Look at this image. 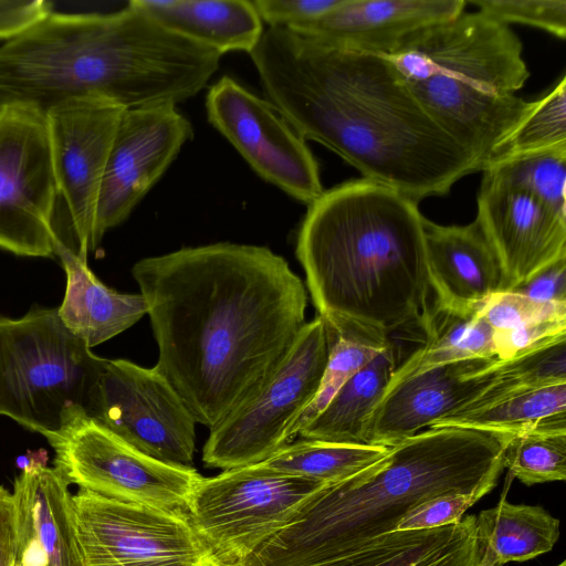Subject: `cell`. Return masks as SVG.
<instances>
[{
    "label": "cell",
    "instance_id": "obj_26",
    "mask_svg": "<svg viewBox=\"0 0 566 566\" xmlns=\"http://www.w3.org/2000/svg\"><path fill=\"white\" fill-rule=\"evenodd\" d=\"M475 528L480 544L499 566L545 554L559 537L558 518L539 505L512 504L505 494L475 516Z\"/></svg>",
    "mask_w": 566,
    "mask_h": 566
},
{
    "label": "cell",
    "instance_id": "obj_24",
    "mask_svg": "<svg viewBox=\"0 0 566 566\" xmlns=\"http://www.w3.org/2000/svg\"><path fill=\"white\" fill-rule=\"evenodd\" d=\"M169 31L219 54L251 53L263 32V22L248 0H133Z\"/></svg>",
    "mask_w": 566,
    "mask_h": 566
},
{
    "label": "cell",
    "instance_id": "obj_43",
    "mask_svg": "<svg viewBox=\"0 0 566 566\" xmlns=\"http://www.w3.org/2000/svg\"><path fill=\"white\" fill-rule=\"evenodd\" d=\"M555 566H566V560H562L559 564H557Z\"/></svg>",
    "mask_w": 566,
    "mask_h": 566
},
{
    "label": "cell",
    "instance_id": "obj_15",
    "mask_svg": "<svg viewBox=\"0 0 566 566\" xmlns=\"http://www.w3.org/2000/svg\"><path fill=\"white\" fill-rule=\"evenodd\" d=\"M91 417L149 457L179 465L192 462L196 420L155 366L106 359Z\"/></svg>",
    "mask_w": 566,
    "mask_h": 566
},
{
    "label": "cell",
    "instance_id": "obj_23",
    "mask_svg": "<svg viewBox=\"0 0 566 566\" xmlns=\"http://www.w3.org/2000/svg\"><path fill=\"white\" fill-rule=\"evenodd\" d=\"M54 254L66 274L64 298L57 315L64 326L90 348L129 328L147 307L140 294H123L103 284L87 261L55 241Z\"/></svg>",
    "mask_w": 566,
    "mask_h": 566
},
{
    "label": "cell",
    "instance_id": "obj_25",
    "mask_svg": "<svg viewBox=\"0 0 566 566\" xmlns=\"http://www.w3.org/2000/svg\"><path fill=\"white\" fill-rule=\"evenodd\" d=\"M396 368L395 348L390 344L352 376L298 436L306 440L364 443L367 420Z\"/></svg>",
    "mask_w": 566,
    "mask_h": 566
},
{
    "label": "cell",
    "instance_id": "obj_28",
    "mask_svg": "<svg viewBox=\"0 0 566 566\" xmlns=\"http://www.w3.org/2000/svg\"><path fill=\"white\" fill-rule=\"evenodd\" d=\"M562 412H566V384L506 391L451 412L428 428L464 427L518 434Z\"/></svg>",
    "mask_w": 566,
    "mask_h": 566
},
{
    "label": "cell",
    "instance_id": "obj_9",
    "mask_svg": "<svg viewBox=\"0 0 566 566\" xmlns=\"http://www.w3.org/2000/svg\"><path fill=\"white\" fill-rule=\"evenodd\" d=\"M327 358L326 326L317 315L261 390L210 429L203 463L223 470L256 464L286 446L319 388Z\"/></svg>",
    "mask_w": 566,
    "mask_h": 566
},
{
    "label": "cell",
    "instance_id": "obj_19",
    "mask_svg": "<svg viewBox=\"0 0 566 566\" xmlns=\"http://www.w3.org/2000/svg\"><path fill=\"white\" fill-rule=\"evenodd\" d=\"M486 361L448 364L387 386L367 420L364 443L394 447L463 408L489 384L488 377L470 378Z\"/></svg>",
    "mask_w": 566,
    "mask_h": 566
},
{
    "label": "cell",
    "instance_id": "obj_44",
    "mask_svg": "<svg viewBox=\"0 0 566 566\" xmlns=\"http://www.w3.org/2000/svg\"><path fill=\"white\" fill-rule=\"evenodd\" d=\"M14 566H20V565H18V564H14Z\"/></svg>",
    "mask_w": 566,
    "mask_h": 566
},
{
    "label": "cell",
    "instance_id": "obj_10",
    "mask_svg": "<svg viewBox=\"0 0 566 566\" xmlns=\"http://www.w3.org/2000/svg\"><path fill=\"white\" fill-rule=\"evenodd\" d=\"M324 482L282 474L262 463L223 470L197 483L188 515L224 566H239L285 526Z\"/></svg>",
    "mask_w": 566,
    "mask_h": 566
},
{
    "label": "cell",
    "instance_id": "obj_11",
    "mask_svg": "<svg viewBox=\"0 0 566 566\" xmlns=\"http://www.w3.org/2000/svg\"><path fill=\"white\" fill-rule=\"evenodd\" d=\"M84 566H224L190 517L83 489L72 495Z\"/></svg>",
    "mask_w": 566,
    "mask_h": 566
},
{
    "label": "cell",
    "instance_id": "obj_18",
    "mask_svg": "<svg viewBox=\"0 0 566 566\" xmlns=\"http://www.w3.org/2000/svg\"><path fill=\"white\" fill-rule=\"evenodd\" d=\"M465 6L464 0H342L321 19L289 30L331 48L384 56Z\"/></svg>",
    "mask_w": 566,
    "mask_h": 566
},
{
    "label": "cell",
    "instance_id": "obj_33",
    "mask_svg": "<svg viewBox=\"0 0 566 566\" xmlns=\"http://www.w3.org/2000/svg\"><path fill=\"white\" fill-rule=\"evenodd\" d=\"M547 150H566V77L528 108L495 148L490 163Z\"/></svg>",
    "mask_w": 566,
    "mask_h": 566
},
{
    "label": "cell",
    "instance_id": "obj_30",
    "mask_svg": "<svg viewBox=\"0 0 566 566\" xmlns=\"http://www.w3.org/2000/svg\"><path fill=\"white\" fill-rule=\"evenodd\" d=\"M325 326L328 337L326 367L314 399L294 426V437L323 411L352 376L391 344L388 336L380 334L326 323Z\"/></svg>",
    "mask_w": 566,
    "mask_h": 566
},
{
    "label": "cell",
    "instance_id": "obj_4",
    "mask_svg": "<svg viewBox=\"0 0 566 566\" xmlns=\"http://www.w3.org/2000/svg\"><path fill=\"white\" fill-rule=\"evenodd\" d=\"M423 222L417 201L365 178L324 190L296 243L318 316L388 337L423 326L431 308Z\"/></svg>",
    "mask_w": 566,
    "mask_h": 566
},
{
    "label": "cell",
    "instance_id": "obj_1",
    "mask_svg": "<svg viewBox=\"0 0 566 566\" xmlns=\"http://www.w3.org/2000/svg\"><path fill=\"white\" fill-rule=\"evenodd\" d=\"M158 346L155 367L209 429L254 397L305 325L307 293L266 247L219 242L132 270Z\"/></svg>",
    "mask_w": 566,
    "mask_h": 566
},
{
    "label": "cell",
    "instance_id": "obj_22",
    "mask_svg": "<svg viewBox=\"0 0 566 566\" xmlns=\"http://www.w3.org/2000/svg\"><path fill=\"white\" fill-rule=\"evenodd\" d=\"M312 566H499L480 544L475 515L455 524L392 531Z\"/></svg>",
    "mask_w": 566,
    "mask_h": 566
},
{
    "label": "cell",
    "instance_id": "obj_17",
    "mask_svg": "<svg viewBox=\"0 0 566 566\" xmlns=\"http://www.w3.org/2000/svg\"><path fill=\"white\" fill-rule=\"evenodd\" d=\"M476 202L475 221L501 270L497 292L566 255V217L531 193L482 176Z\"/></svg>",
    "mask_w": 566,
    "mask_h": 566
},
{
    "label": "cell",
    "instance_id": "obj_21",
    "mask_svg": "<svg viewBox=\"0 0 566 566\" xmlns=\"http://www.w3.org/2000/svg\"><path fill=\"white\" fill-rule=\"evenodd\" d=\"M423 227L433 306L462 315L478 313L499 291L501 270L476 221L441 226L424 218Z\"/></svg>",
    "mask_w": 566,
    "mask_h": 566
},
{
    "label": "cell",
    "instance_id": "obj_5",
    "mask_svg": "<svg viewBox=\"0 0 566 566\" xmlns=\"http://www.w3.org/2000/svg\"><path fill=\"white\" fill-rule=\"evenodd\" d=\"M514 434L432 427L335 482L239 566H312L396 530L417 505L454 493H490Z\"/></svg>",
    "mask_w": 566,
    "mask_h": 566
},
{
    "label": "cell",
    "instance_id": "obj_16",
    "mask_svg": "<svg viewBox=\"0 0 566 566\" xmlns=\"http://www.w3.org/2000/svg\"><path fill=\"white\" fill-rule=\"evenodd\" d=\"M191 123L176 106L122 113L97 202L95 242L123 223L192 137Z\"/></svg>",
    "mask_w": 566,
    "mask_h": 566
},
{
    "label": "cell",
    "instance_id": "obj_3",
    "mask_svg": "<svg viewBox=\"0 0 566 566\" xmlns=\"http://www.w3.org/2000/svg\"><path fill=\"white\" fill-rule=\"evenodd\" d=\"M220 57L133 0L109 13L52 11L0 46V108L46 113L72 98H98L124 111L176 106L207 86Z\"/></svg>",
    "mask_w": 566,
    "mask_h": 566
},
{
    "label": "cell",
    "instance_id": "obj_14",
    "mask_svg": "<svg viewBox=\"0 0 566 566\" xmlns=\"http://www.w3.org/2000/svg\"><path fill=\"white\" fill-rule=\"evenodd\" d=\"M123 108L98 98H72L46 112L51 159L69 230L56 240L87 261L96 250L101 185Z\"/></svg>",
    "mask_w": 566,
    "mask_h": 566
},
{
    "label": "cell",
    "instance_id": "obj_35",
    "mask_svg": "<svg viewBox=\"0 0 566 566\" xmlns=\"http://www.w3.org/2000/svg\"><path fill=\"white\" fill-rule=\"evenodd\" d=\"M479 11L502 22L523 23L554 36H566L565 0H470Z\"/></svg>",
    "mask_w": 566,
    "mask_h": 566
},
{
    "label": "cell",
    "instance_id": "obj_37",
    "mask_svg": "<svg viewBox=\"0 0 566 566\" xmlns=\"http://www.w3.org/2000/svg\"><path fill=\"white\" fill-rule=\"evenodd\" d=\"M484 495L482 492L454 493L428 500L410 510L395 531H417L455 524Z\"/></svg>",
    "mask_w": 566,
    "mask_h": 566
},
{
    "label": "cell",
    "instance_id": "obj_40",
    "mask_svg": "<svg viewBox=\"0 0 566 566\" xmlns=\"http://www.w3.org/2000/svg\"><path fill=\"white\" fill-rule=\"evenodd\" d=\"M511 292L542 302L566 303V255L542 268Z\"/></svg>",
    "mask_w": 566,
    "mask_h": 566
},
{
    "label": "cell",
    "instance_id": "obj_8",
    "mask_svg": "<svg viewBox=\"0 0 566 566\" xmlns=\"http://www.w3.org/2000/svg\"><path fill=\"white\" fill-rule=\"evenodd\" d=\"M54 469L80 489L117 501L188 514L201 475L190 465L163 462L137 450L82 409L44 436Z\"/></svg>",
    "mask_w": 566,
    "mask_h": 566
},
{
    "label": "cell",
    "instance_id": "obj_41",
    "mask_svg": "<svg viewBox=\"0 0 566 566\" xmlns=\"http://www.w3.org/2000/svg\"><path fill=\"white\" fill-rule=\"evenodd\" d=\"M52 11L45 0L0 1V39L17 38Z\"/></svg>",
    "mask_w": 566,
    "mask_h": 566
},
{
    "label": "cell",
    "instance_id": "obj_31",
    "mask_svg": "<svg viewBox=\"0 0 566 566\" xmlns=\"http://www.w3.org/2000/svg\"><path fill=\"white\" fill-rule=\"evenodd\" d=\"M504 468L531 486L566 479V412L543 419L513 437L504 453Z\"/></svg>",
    "mask_w": 566,
    "mask_h": 566
},
{
    "label": "cell",
    "instance_id": "obj_39",
    "mask_svg": "<svg viewBox=\"0 0 566 566\" xmlns=\"http://www.w3.org/2000/svg\"><path fill=\"white\" fill-rule=\"evenodd\" d=\"M342 0H252L269 28L293 29L314 22L335 9Z\"/></svg>",
    "mask_w": 566,
    "mask_h": 566
},
{
    "label": "cell",
    "instance_id": "obj_32",
    "mask_svg": "<svg viewBox=\"0 0 566 566\" xmlns=\"http://www.w3.org/2000/svg\"><path fill=\"white\" fill-rule=\"evenodd\" d=\"M473 377L490 381L461 409L506 391L566 384V335L506 360H489L472 373Z\"/></svg>",
    "mask_w": 566,
    "mask_h": 566
},
{
    "label": "cell",
    "instance_id": "obj_6",
    "mask_svg": "<svg viewBox=\"0 0 566 566\" xmlns=\"http://www.w3.org/2000/svg\"><path fill=\"white\" fill-rule=\"evenodd\" d=\"M522 53L509 24L464 10L382 57L482 171L528 108L530 102L516 95L530 77Z\"/></svg>",
    "mask_w": 566,
    "mask_h": 566
},
{
    "label": "cell",
    "instance_id": "obj_36",
    "mask_svg": "<svg viewBox=\"0 0 566 566\" xmlns=\"http://www.w3.org/2000/svg\"><path fill=\"white\" fill-rule=\"evenodd\" d=\"M478 314L493 331L511 329L534 322L566 318V303L542 302L511 291L495 292Z\"/></svg>",
    "mask_w": 566,
    "mask_h": 566
},
{
    "label": "cell",
    "instance_id": "obj_20",
    "mask_svg": "<svg viewBox=\"0 0 566 566\" xmlns=\"http://www.w3.org/2000/svg\"><path fill=\"white\" fill-rule=\"evenodd\" d=\"M67 482L32 455L15 479L20 566H84Z\"/></svg>",
    "mask_w": 566,
    "mask_h": 566
},
{
    "label": "cell",
    "instance_id": "obj_12",
    "mask_svg": "<svg viewBox=\"0 0 566 566\" xmlns=\"http://www.w3.org/2000/svg\"><path fill=\"white\" fill-rule=\"evenodd\" d=\"M57 198L46 113L28 105L0 108V248L54 256Z\"/></svg>",
    "mask_w": 566,
    "mask_h": 566
},
{
    "label": "cell",
    "instance_id": "obj_27",
    "mask_svg": "<svg viewBox=\"0 0 566 566\" xmlns=\"http://www.w3.org/2000/svg\"><path fill=\"white\" fill-rule=\"evenodd\" d=\"M422 328L423 346L395 369L388 386L448 364L494 360L493 329L478 313L462 315L433 306Z\"/></svg>",
    "mask_w": 566,
    "mask_h": 566
},
{
    "label": "cell",
    "instance_id": "obj_2",
    "mask_svg": "<svg viewBox=\"0 0 566 566\" xmlns=\"http://www.w3.org/2000/svg\"><path fill=\"white\" fill-rule=\"evenodd\" d=\"M250 55L264 93L290 125L363 178L419 202L479 171L387 59L323 45L284 28L264 30Z\"/></svg>",
    "mask_w": 566,
    "mask_h": 566
},
{
    "label": "cell",
    "instance_id": "obj_7",
    "mask_svg": "<svg viewBox=\"0 0 566 566\" xmlns=\"http://www.w3.org/2000/svg\"><path fill=\"white\" fill-rule=\"evenodd\" d=\"M105 361L56 308L0 316V415L42 436L57 431L74 409L91 417Z\"/></svg>",
    "mask_w": 566,
    "mask_h": 566
},
{
    "label": "cell",
    "instance_id": "obj_42",
    "mask_svg": "<svg viewBox=\"0 0 566 566\" xmlns=\"http://www.w3.org/2000/svg\"><path fill=\"white\" fill-rule=\"evenodd\" d=\"M18 548L17 510L12 493L0 486V566H14Z\"/></svg>",
    "mask_w": 566,
    "mask_h": 566
},
{
    "label": "cell",
    "instance_id": "obj_29",
    "mask_svg": "<svg viewBox=\"0 0 566 566\" xmlns=\"http://www.w3.org/2000/svg\"><path fill=\"white\" fill-rule=\"evenodd\" d=\"M388 449L367 443L302 439L287 443L260 463L282 474L328 483L347 478L376 462Z\"/></svg>",
    "mask_w": 566,
    "mask_h": 566
},
{
    "label": "cell",
    "instance_id": "obj_34",
    "mask_svg": "<svg viewBox=\"0 0 566 566\" xmlns=\"http://www.w3.org/2000/svg\"><path fill=\"white\" fill-rule=\"evenodd\" d=\"M483 176L536 197L566 217V150L518 155L486 166Z\"/></svg>",
    "mask_w": 566,
    "mask_h": 566
},
{
    "label": "cell",
    "instance_id": "obj_38",
    "mask_svg": "<svg viewBox=\"0 0 566 566\" xmlns=\"http://www.w3.org/2000/svg\"><path fill=\"white\" fill-rule=\"evenodd\" d=\"M563 335H566V318L546 319L511 329L493 331L494 360L510 359Z\"/></svg>",
    "mask_w": 566,
    "mask_h": 566
},
{
    "label": "cell",
    "instance_id": "obj_13",
    "mask_svg": "<svg viewBox=\"0 0 566 566\" xmlns=\"http://www.w3.org/2000/svg\"><path fill=\"white\" fill-rule=\"evenodd\" d=\"M206 109L209 123L266 182L307 206L324 192L306 140L269 99L222 76L209 87Z\"/></svg>",
    "mask_w": 566,
    "mask_h": 566
}]
</instances>
